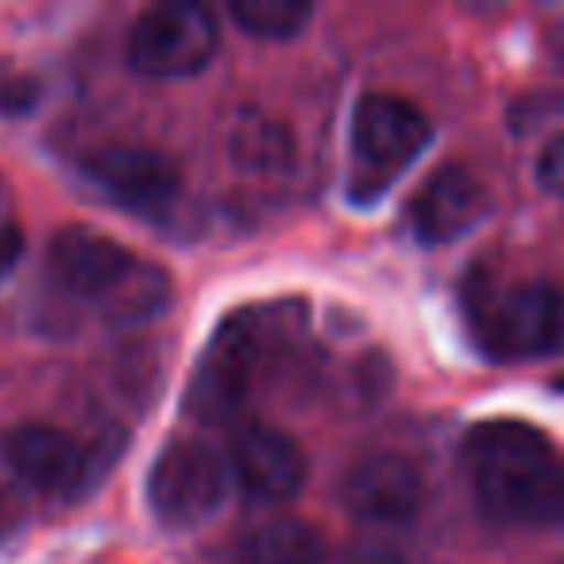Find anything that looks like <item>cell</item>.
<instances>
[{
    "instance_id": "1",
    "label": "cell",
    "mask_w": 564,
    "mask_h": 564,
    "mask_svg": "<svg viewBox=\"0 0 564 564\" xmlns=\"http://www.w3.org/2000/svg\"><path fill=\"white\" fill-rule=\"evenodd\" d=\"M464 471L487 518L564 530V456L525 422H479L464 437Z\"/></svg>"
},
{
    "instance_id": "2",
    "label": "cell",
    "mask_w": 564,
    "mask_h": 564,
    "mask_svg": "<svg viewBox=\"0 0 564 564\" xmlns=\"http://www.w3.org/2000/svg\"><path fill=\"white\" fill-rule=\"evenodd\" d=\"M51 271L70 294L94 302L112 325H143L171 302V274L86 225L55 232Z\"/></svg>"
},
{
    "instance_id": "3",
    "label": "cell",
    "mask_w": 564,
    "mask_h": 564,
    "mask_svg": "<svg viewBox=\"0 0 564 564\" xmlns=\"http://www.w3.org/2000/svg\"><path fill=\"white\" fill-rule=\"evenodd\" d=\"M433 140V128L422 109L394 94L360 97L352 112V194L360 202L387 189Z\"/></svg>"
},
{
    "instance_id": "4",
    "label": "cell",
    "mask_w": 564,
    "mask_h": 564,
    "mask_svg": "<svg viewBox=\"0 0 564 564\" xmlns=\"http://www.w3.org/2000/svg\"><path fill=\"white\" fill-rule=\"evenodd\" d=\"M217 20L205 4L171 0L148 9L128 32V63L135 74L155 82L194 78L217 55Z\"/></svg>"
},
{
    "instance_id": "5",
    "label": "cell",
    "mask_w": 564,
    "mask_h": 564,
    "mask_svg": "<svg viewBox=\"0 0 564 564\" xmlns=\"http://www.w3.org/2000/svg\"><path fill=\"white\" fill-rule=\"evenodd\" d=\"M120 433H105L97 445H78L70 433L51 425H20L4 437V460L28 487L43 495H86L101 484L120 453Z\"/></svg>"
},
{
    "instance_id": "6",
    "label": "cell",
    "mask_w": 564,
    "mask_h": 564,
    "mask_svg": "<svg viewBox=\"0 0 564 564\" xmlns=\"http://www.w3.org/2000/svg\"><path fill=\"white\" fill-rule=\"evenodd\" d=\"M471 310L479 345L499 360H538L564 348V291L553 282H522Z\"/></svg>"
},
{
    "instance_id": "7",
    "label": "cell",
    "mask_w": 564,
    "mask_h": 564,
    "mask_svg": "<svg viewBox=\"0 0 564 564\" xmlns=\"http://www.w3.org/2000/svg\"><path fill=\"white\" fill-rule=\"evenodd\" d=\"M259 352H263V333L251 314H236L213 333L202 364L186 391V410L197 422H228L240 414L248 387L256 379Z\"/></svg>"
},
{
    "instance_id": "8",
    "label": "cell",
    "mask_w": 564,
    "mask_h": 564,
    "mask_svg": "<svg viewBox=\"0 0 564 564\" xmlns=\"http://www.w3.org/2000/svg\"><path fill=\"white\" fill-rule=\"evenodd\" d=\"M228 491V471L220 456L202 441H174L159 453L148 476L151 514L171 530H189L217 514Z\"/></svg>"
},
{
    "instance_id": "9",
    "label": "cell",
    "mask_w": 564,
    "mask_h": 564,
    "mask_svg": "<svg viewBox=\"0 0 564 564\" xmlns=\"http://www.w3.org/2000/svg\"><path fill=\"white\" fill-rule=\"evenodd\" d=\"M86 182L135 217H163L182 197V174L171 155L140 143H112L86 159Z\"/></svg>"
},
{
    "instance_id": "10",
    "label": "cell",
    "mask_w": 564,
    "mask_h": 564,
    "mask_svg": "<svg viewBox=\"0 0 564 564\" xmlns=\"http://www.w3.org/2000/svg\"><path fill=\"white\" fill-rule=\"evenodd\" d=\"M228 471L251 502H286L306 484V453L274 425H243L228 445Z\"/></svg>"
},
{
    "instance_id": "11",
    "label": "cell",
    "mask_w": 564,
    "mask_h": 564,
    "mask_svg": "<svg viewBox=\"0 0 564 564\" xmlns=\"http://www.w3.org/2000/svg\"><path fill=\"white\" fill-rule=\"evenodd\" d=\"M345 507L356 518L371 525H402L422 510L425 502V484L422 471L406 460V456L379 453L364 456L360 464H352V471L345 476Z\"/></svg>"
},
{
    "instance_id": "12",
    "label": "cell",
    "mask_w": 564,
    "mask_h": 564,
    "mask_svg": "<svg viewBox=\"0 0 564 564\" xmlns=\"http://www.w3.org/2000/svg\"><path fill=\"white\" fill-rule=\"evenodd\" d=\"M491 209L487 189L464 166H441L410 202V225L422 243H448L479 225Z\"/></svg>"
},
{
    "instance_id": "13",
    "label": "cell",
    "mask_w": 564,
    "mask_h": 564,
    "mask_svg": "<svg viewBox=\"0 0 564 564\" xmlns=\"http://www.w3.org/2000/svg\"><path fill=\"white\" fill-rule=\"evenodd\" d=\"M325 538L302 518H274L240 541V564H322Z\"/></svg>"
},
{
    "instance_id": "14",
    "label": "cell",
    "mask_w": 564,
    "mask_h": 564,
    "mask_svg": "<svg viewBox=\"0 0 564 564\" xmlns=\"http://www.w3.org/2000/svg\"><path fill=\"white\" fill-rule=\"evenodd\" d=\"M232 155H236V163H243L248 171H282V166H291L294 143H291V132H286L279 120L251 117L236 124Z\"/></svg>"
},
{
    "instance_id": "15",
    "label": "cell",
    "mask_w": 564,
    "mask_h": 564,
    "mask_svg": "<svg viewBox=\"0 0 564 564\" xmlns=\"http://www.w3.org/2000/svg\"><path fill=\"white\" fill-rule=\"evenodd\" d=\"M314 17L306 0H232V20L256 40H291Z\"/></svg>"
},
{
    "instance_id": "16",
    "label": "cell",
    "mask_w": 564,
    "mask_h": 564,
    "mask_svg": "<svg viewBox=\"0 0 564 564\" xmlns=\"http://www.w3.org/2000/svg\"><path fill=\"white\" fill-rule=\"evenodd\" d=\"M538 178L549 194H564V135L545 143V151L538 159Z\"/></svg>"
},
{
    "instance_id": "17",
    "label": "cell",
    "mask_w": 564,
    "mask_h": 564,
    "mask_svg": "<svg viewBox=\"0 0 564 564\" xmlns=\"http://www.w3.org/2000/svg\"><path fill=\"white\" fill-rule=\"evenodd\" d=\"M20 256H24V232L17 225H4L0 228V279L20 263Z\"/></svg>"
},
{
    "instance_id": "18",
    "label": "cell",
    "mask_w": 564,
    "mask_h": 564,
    "mask_svg": "<svg viewBox=\"0 0 564 564\" xmlns=\"http://www.w3.org/2000/svg\"><path fill=\"white\" fill-rule=\"evenodd\" d=\"M556 387H561V391H564V379H561V383H556Z\"/></svg>"
}]
</instances>
